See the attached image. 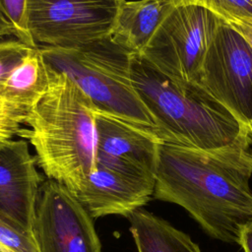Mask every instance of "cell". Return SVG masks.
<instances>
[{
	"label": "cell",
	"mask_w": 252,
	"mask_h": 252,
	"mask_svg": "<svg viewBox=\"0 0 252 252\" xmlns=\"http://www.w3.org/2000/svg\"><path fill=\"white\" fill-rule=\"evenodd\" d=\"M49 82L50 68L37 46L9 76L0 91V98L25 117L44 95Z\"/></svg>",
	"instance_id": "cell-13"
},
{
	"label": "cell",
	"mask_w": 252,
	"mask_h": 252,
	"mask_svg": "<svg viewBox=\"0 0 252 252\" xmlns=\"http://www.w3.org/2000/svg\"><path fill=\"white\" fill-rule=\"evenodd\" d=\"M39 252H101L93 218L64 185L41 183L33 224Z\"/></svg>",
	"instance_id": "cell-8"
},
{
	"label": "cell",
	"mask_w": 252,
	"mask_h": 252,
	"mask_svg": "<svg viewBox=\"0 0 252 252\" xmlns=\"http://www.w3.org/2000/svg\"><path fill=\"white\" fill-rule=\"evenodd\" d=\"M172 5H198L205 7L222 21L252 22V0H170Z\"/></svg>",
	"instance_id": "cell-15"
},
{
	"label": "cell",
	"mask_w": 252,
	"mask_h": 252,
	"mask_svg": "<svg viewBox=\"0 0 252 252\" xmlns=\"http://www.w3.org/2000/svg\"><path fill=\"white\" fill-rule=\"evenodd\" d=\"M251 145L250 134L212 150L160 142L153 197L184 208L211 237L239 244L252 222Z\"/></svg>",
	"instance_id": "cell-1"
},
{
	"label": "cell",
	"mask_w": 252,
	"mask_h": 252,
	"mask_svg": "<svg viewBox=\"0 0 252 252\" xmlns=\"http://www.w3.org/2000/svg\"><path fill=\"white\" fill-rule=\"evenodd\" d=\"M96 110L75 82L50 68L48 89L26 114L24 124L29 128L18 133L33 147L47 178L74 195L96 167Z\"/></svg>",
	"instance_id": "cell-2"
},
{
	"label": "cell",
	"mask_w": 252,
	"mask_h": 252,
	"mask_svg": "<svg viewBox=\"0 0 252 252\" xmlns=\"http://www.w3.org/2000/svg\"><path fill=\"white\" fill-rule=\"evenodd\" d=\"M229 24L232 28H234L238 32L241 33V35L249 42V44L252 46V22L251 21H234L229 22Z\"/></svg>",
	"instance_id": "cell-20"
},
{
	"label": "cell",
	"mask_w": 252,
	"mask_h": 252,
	"mask_svg": "<svg viewBox=\"0 0 252 252\" xmlns=\"http://www.w3.org/2000/svg\"><path fill=\"white\" fill-rule=\"evenodd\" d=\"M38 48L49 67L75 82L98 110L151 129L158 136L156 123L132 84L131 55L110 37L78 48Z\"/></svg>",
	"instance_id": "cell-4"
},
{
	"label": "cell",
	"mask_w": 252,
	"mask_h": 252,
	"mask_svg": "<svg viewBox=\"0 0 252 252\" xmlns=\"http://www.w3.org/2000/svg\"><path fill=\"white\" fill-rule=\"evenodd\" d=\"M12 252H17V251H14V250H13V251H12Z\"/></svg>",
	"instance_id": "cell-23"
},
{
	"label": "cell",
	"mask_w": 252,
	"mask_h": 252,
	"mask_svg": "<svg viewBox=\"0 0 252 252\" xmlns=\"http://www.w3.org/2000/svg\"><path fill=\"white\" fill-rule=\"evenodd\" d=\"M28 0H0V13L12 26L17 39L31 47H37L27 26Z\"/></svg>",
	"instance_id": "cell-16"
},
{
	"label": "cell",
	"mask_w": 252,
	"mask_h": 252,
	"mask_svg": "<svg viewBox=\"0 0 252 252\" xmlns=\"http://www.w3.org/2000/svg\"><path fill=\"white\" fill-rule=\"evenodd\" d=\"M199 85L252 132V46L224 21L205 55Z\"/></svg>",
	"instance_id": "cell-7"
},
{
	"label": "cell",
	"mask_w": 252,
	"mask_h": 252,
	"mask_svg": "<svg viewBox=\"0 0 252 252\" xmlns=\"http://www.w3.org/2000/svg\"><path fill=\"white\" fill-rule=\"evenodd\" d=\"M5 35H15V32L12 26L6 21V19L0 13V37Z\"/></svg>",
	"instance_id": "cell-22"
},
{
	"label": "cell",
	"mask_w": 252,
	"mask_h": 252,
	"mask_svg": "<svg viewBox=\"0 0 252 252\" xmlns=\"http://www.w3.org/2000/svg\"><path fill=\"white\" fill-rule=\"evenodd\" d=\"M32 48L34 47L19 39L0 41V91L12 72Z\"/></svg>",
	"instance_id": "cell-17"
},
{
	"label": "cell",
	"mask_w": 252,
	"mask_h": 252,
	"mask_svg": "<svg viewBox=\"0 0 252 252\" xmlns=\"http://www.w3.org/2000/svg\"><path fill=\"white\" fill-rule=\"evenodd\" d=\"M159 143V139L153 130L96 110L95 147L97 154L129 161L154 172Z\"/></svg>",
	"instance_id": "cell-11"
},
{
	"label": "cell",
	"mask_w": 252,
	"mask_h": 252,
	"mask_svg": "<svg viewBox=\"0 0 252 252\" xmlns=\"http://www.w3.org/2000/svg\"><path fill=\"white\" fill-rule=\"evenodd\" d=\"M39 252L36 242L0 220V252Z\"/></svg>",
	"instance_id": "cell-18"
},
{
	"label": "cell",
	"mask_w": 252,
	"mask_h": 252,
	"mask_svg": "<svg viewBox=\"0 0 252 252\" xmlns=\"http://www.w3.org/2000/svg\"><path fill=\"white\" fill-rule=\"evenodd\" d=\"M198 5H172L142 56L177 83L199 84L205 55L221 23Z\"/></svg>",
	"instance_id": "cell-5"
},
{
	"label": "cell",
	"mask_w": 252,
	"mask_h": 252,
	"mask_svg": "<svg viewBox=\"0 0 252 252\" xmlns=\"http://www.w3.org/2000/svg\"><path fill=\"white\" fill-rule=\"evenodd\" d=\"M121 1L28 0V30L37 46L89 45L109 37Z\"/></svg>",
	"instance_id": "cell-6"
},
{
	"label": "cell",
	"mask_w": 252,
	"mask_h": 252,
	"mask_svg": "<svg viewBox=\"0 0 252 252\" xmlns=\"http://www.w3.org/2000/svg\"><path fill=\"white\" fill-rule=\"evenodd\" d=\"M35 163L26 140L11 139L0 144V220L33 240L42 183Z\"/></svg>",
	"instance_id": "cell-9"
},
{
	"label": "cell",
	"mask_w": 252,
	"mask_h": 252,
	"mask_svg": "<svg viewBox=\"0 0 252 252\" xmlns=\"http://www.w3.org/2000/svg\"><path fill=\"white\" fill-rule=\"evenodd\" d=\"M25 117L9 107L0 98V144L18 135Z\"/></svg>",
	"instance_id": "cell-19"
},
{
	"label": "cell",
	"mask_w": 252,
	"mask_h": 252,
	"mask_svg": "<svg viewBox=\"0 0 252 252\" xmlns=\"http://www.w3.org/2000/svg\"><path fill=\"white\" fill-rule=\"evenodd\" d=\"M130 75L154 119L160 142L212 150L252 132L199 84L172 81L142 55H131Z\"/></svg>",
	"instance_id": "cell-3"
},
{
	"label": "cell",
	"mask_w": 252,
	"mask_h": 252,
	"mask_svg": "<svg viewBox=\"0 0 252 252\" xmlns=\"http://www.w3.org/2000/svg\"><path fill=\"white\" fill-rule=\"evenodd\" d=\"M128 220L138 252H201L188 234L149 211L138 209Z\"/></svg>",
	"instance_id": "cell-14"
},
{
	"label": "cell",
	"mask_w": 252,
	"mask_h": 252,
	"mask_svg": "<svg viewBox=\"0 0 252 252\" xmlns=\"http://www.w3.org/2000/svg\"><path fill=\"white\" fill-rule=\"evenodd\" d=\"M171 6L170 0H122L110 39L129 55H142Z\"/></svg>",
	"instance_id": "cell-12"
},
{
	"label": "cell",
	"mask_w": 252,
	"mask_h": 252,
	"mask_svg": "<svg viewBox=\"0 0 252 252\" xmlns=\"http://www.w3.org/2000/svg\"><path fill=\"white\" fill-rule=\"evenodd\" d=\"M155 175H137L96 165L75 194L93 219L128 218L154 195Z\"/></svg>",
	"instance_id": "cell-10"
},
{
	"label": "cell",
	"mask_w": 252,
	"mask_h": 252,
	"mask_svg": "<svg viewBox=\"0 0 252 252\" xmlns=\"http://www.w3.org/2000/svg\"><path fill=\"white\" fill-rule=\"evenodd\" d=\"M239 245L244 252H252V222L248 223L242 230Z\"/></svg>",
	"instance_id": "cell-21"
}]
</instances>
